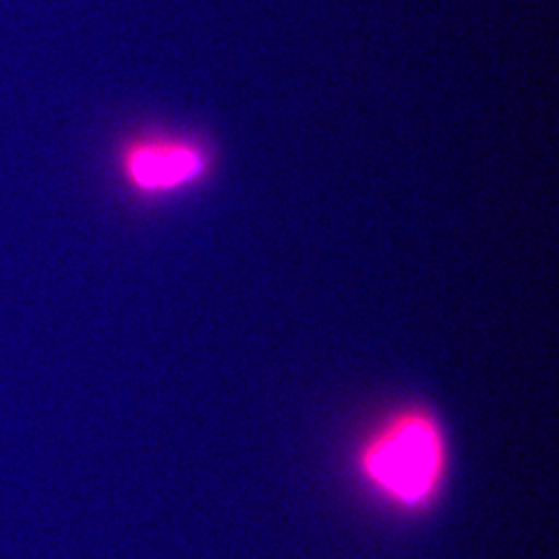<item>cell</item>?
<instances>
[{"instance_id": "obj_1", "label": "cell", "mask_w": 559, "mask_h": 559, "mask_svg": "<svg viewBox=\"0 0 559 559\" xmlns=\"http://www.w3.org/2000/svg\"><path fill=\"white\" fill-rule=\"evenodd\" d=\"M445 438L425 408H402L381 423L362 445L360 475L383 500L419 510L440 493L445 477Z\"/></svg>"}, {"instance_id": "obj_2", "label": "cell", "mask_w": 559, "mask_h": 559, "mask_svg": "<svg viewBox=\"0 0 559 559\" xmlns=\"http://www.w3.org/2000/svg\"><path fill=\"white\" fill-rule=\"evenodd\" d=\"M210 173V154L198 141L143 133L122 143L119 175L124 187L145 200L177 195Z\"/></svg>"}]
</instances>
